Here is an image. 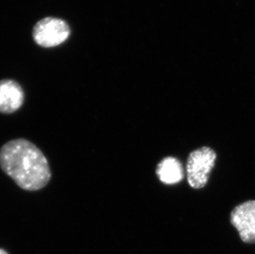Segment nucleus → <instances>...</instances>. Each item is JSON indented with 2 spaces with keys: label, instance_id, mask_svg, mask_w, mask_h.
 Returning a JSON list of instances; mask_svg holds the SVG:
<instances>
[{
  "label": "nucleus",
  "instance_id": "obj_6",
  "mask_svg": "<svg viewBox=\"0 0 255 254\" xmlns=\"http://www.w3.org/2000/svg\"><path fill=\"white\" fill-rule=\"evenodd\" d=\"M159 180L167 185L177 184L184 178V170L180 161L173 157H166L157 166Z\"/></svg>",
  "mask_w": 255,
  "mask_h": 254
},
{
  "label": "nucleus",
  "instance_id": "obj_2",
  "mask_svg": "<svg viewBox=\"0 0 255 254\" xmlns=\"http://www.w3.org/2000/svg\"><path fill=\"white\" fill-rule=\"evenodd\" d=\"M216 159L217 153L210 147H202L189 154L186 165V173L191 187L200 189L207 185Z\"/></svg>",
  "mask_w": 255,
  "mask_h": 254
},
{
  "label": "nucleus",
  "instance_id": "obj_1",
  "mask_svg": "<svg viewBox=\"0 0 255 254\" xmlns=\"http://www.w3.org/2000/svg\"><path fill=\"white\" fill-rule=\"evenodd\" d=\"M0 167L22 190L36 192L51 181L48 161L41 149L25 139L7 142L0 149Z\"/></svg>",
  "mask_w": 255,
  "mask_h": 254
},
{
  "label": "nucleus",
  "instance_id": "obj_3",
  "mask_svg": "<svg viewBox=\"0 0 255 254\" xmlns=\"http://www.w3.org/2000/svg\"><path fill=\"white\" fill-rule=\"evenodd\" d=\"M70 33V27L65 21L46 17L39 21L34 27L33 38L39 46L50 48L62 44Z\"/></svg>",
  "mask_w": 255,
  "mask_h": 254
},
{
  "label": "nucleus",
  "instance_id": "obj_5",
  "mask_svg": "<svg viewBox=\"0 0 255 254\" xmlns=\"http://www.w3.org/2000/svg\"><path fill=\"white\" fill-rule=\"evenodd\" d=\"M24 92L20 84L13 80L0 81V113L12 114L24 103Z\"/></svg>",
  "mask_w": 255,
  "mask_h": 254
},
{
  "label": "nucleus",
  "instance_id": "obj_4",
  "mask_svg": "<svg viewBox=\"0 0 255 254\" xmlns=\"http://www.w3.org/2000/svg\"><path fill=\"white\" fill-rule=\"evenodd\" d=\"M231 223L244 243L255 244V201L243 202L235 207L231 211Z\"/></svg>",
  "mask_w": 255,
  "mask_h": 254
},
{
  "label": "nucleus",
  "instance_id": "obj_7",
  "mask_svg": "<svg viewBox=\"0 0 255 254\" xmlns=\"http://www.w3.org/2000/svg\"><path fill=\"white\" fill-rule=\"evenodd\" d=\"M0 254H7L4 250H2V249H0Z\"/></svg>",
  "mask_w": 255,
  "mask_h": 254
}]
</instances>
